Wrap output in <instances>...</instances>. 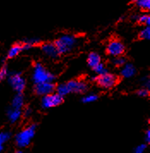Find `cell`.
<instances>
[{
    "label": "cell",
    "instance_id": "obj_5",
    "mask_svg": "<svg viewBox=\"0 0 150 153\" xmlns=\"http://www.w3.org/2000/svg\"><path fill=\"white\" fill-rule=\"evenodd\" d=\"M63 102H64V97L58 95L57 92L56 93L53 92L46 96H43L41 99V107L44 109H47L60 105L63 103Z\"/></svg>",
    "mask_w": 150,
    "mask_h": 153
},
{
    "label": "cell",
    "instance_id": "obj_6",
    "mask_svg": "<svg viewBox=\"0 0 150 153\" xmlns=\"http://www.w3.org/2000/svg\"><path fill=\"white\" fill-rule=\"evenodd\" d=\"M9 84L16 92H22L26 88V80L18 72H15L9 76Z\"/></svg>",
    "mask_w": 150,
    "mask_h": 153
},
{
    "label": "cell",
    "instance_id": "obj_1",
    "mask_svg": "<svg viewBox=\"0 0 150 153\" xmlns=\"http://www.w3.org/2000/svg\"><path fill=\"white\" fill-rule=\"evenodd\" d=\"M78 42L76 36L71 34L60 35L55 42V45L60 54H66L75 48Z\"/></svg>",
    "mask_w": 150,
    "mask_h": 153
},
{
    "label": "cell",
    "instance_id": "obj_12",
    "mask_svg": "<svg viewBox=\"0 0 150 153\" xmlns=\"http://www.w3.org/2000/svg\"><path fill=\"white\" fill-rule=\"evenodd\" d=\"M21 114H22V112L21 109L15 108L12 107L7 111V116L11 123H15V122L18 121L21 117Z\"/></svg>",
    "mask_w": 150,
    "mask_h": 153
},
{
    "label": "cell",
    "instance_id": "obj_7",
    "mask_svg": "<svg viewBox=\"0 0 150 153\" xmlns=\"http://www.w3.org/2000/svg\"><path fill=\"white\" fill-rule=\"evenodd\" d=\"M125 51V47L119 40H112L106 46V53L112 57L123 55Z\"/></svg>",
    "mask_w": 150,
    "mask_h": 153
},
{
    "label": "cell",
    "instance_id": "obj_29",
    "mask_svg": "<svg viewBox=\"0 0 150 153\" xmlns=\"http://www.w3.org/2000/svg\"><path fill=\"white\" fill-rule=\"evenodd\" d=\"M143 86L145 87V88H147V89H149V87H150L149 78V77H147V78H146V80L144 79L143 82Z\"/></svg>",
    "mask_w": 150,
    "mask_h": 153
},
{
    "label": "cell",
    "instance_id": "obj_4",
    "mask_svg": "<svg viewBox=\"0 0 150 153\" xmlns=\"http://www.w3.org/2000/svg\"><path fill=\"white\" fill-rule=\"evenodd\" d=\"M93 79L96 81V83L100 87L105 90H110L117 84V76L109 71L101 75L94 76Z\"/></svg>",
    "mask_w": 150,
    "mask_h": 153
},
{
    "label": "cell",
    "instance_id": "obj_26",
    "mask_svg": "<svg viewBox=\"0 0 150 153\" xmlns=\"http://www.w3.org/2000/svg\"><path fill=\"white\" fill-rule=\"evenodd\" d=\"M146 149H147V145L146 144H141V145H139L136 147L134 152L136 153H143L146 151Z\"/></svg>",
    "mask_w": 150,
    "mask_h": 153
},
{
    "label": "cell",
    "instance_id": "obj_20",
    "mask_svg": "<svg viewBox=\"0 0 150 153\" xmlns=\"http://www.w3.org/2000/svg\"><path fill=\"white\" fill-rule=\"evenodd\" d=\"M112 64L117 66V67H122L123 65L126 63V59L121 56H117V57H113V59L112 60Z\"/></svg>",
    "mask_w": 150,
    "mask_h": 153
},
{
    "label": "cell",
    "instance_id": "obj_27",
    "mask_svg": "<svg viewBox=\"0 0 150 153\" xmlns=\"http://www.w3.org/2000/svg\"><path fill=\"white\" fill-rule=\"evenodd\" d=\"M22 114H23V116L26 117V118L30 117V115L32 114V109H31L30 108H27L24 111L22 112Z\"/></svg>",
    "mask_w": 150,
    "mask_h": 153
},
{
    "label": "cell",
    "instance_id": "obj_23",
    "mask_svg": "<svg viewBox=\"0 0 150 153\" xmlns=\"http://www.w3.org/2000/svg\"><path fill=\"white\" fill-rule=\"evenodd\" d=\"M140 38L143 40H150V27L149 26H145L140 32Z\"/></svg>",
    "mask_w": 150,
    "mask_h": 153
},
{
    "label": "cell",
    "instance_id": "obj_8",
    "mask_svg": "<svg viewBox=\"0 0 150 153\" xmlns=\"http://www.w3.org/2000/svg\"><path fill=\"white\" fill-rule=\"evenodd\" d=\"M55 85L53 82H43L36 84L34 86V92L38 96H46L48 94L53 93L55 91Z\"/></svg>",
    "mask_w": 150,
    "mask_h": 153
},
{
    "label": "cell",
    "instance_id": "obj_15",
    "mask_svg": "<svg viewBox=\"0 0 150 153\" xmlns=\"http://www.w3.org/2000/svg\"><path fill=\"white\" fill-rule=\"evenodd\" d=\"M24 105V97L22 95V92H17V94L13 97L11 107L15 108L21 109Z\"/></svg>",
    "mask_w": 150,
    "mask_h": 153
},
{
    "label": "cell",
    "instance_id": "obj_14",
    "mask_svg": "<svg viewBox=\"0 0 150 153\" xmlns=\"http://www.w3.org/2000/svg\"><path fill=\"white\" fill-rule=\"evenodd\" d=\"M101 62V58L99 53H95V52H92L90 53L88 56V59H87V63L89 65V67H91L92 69L94 67H95L97 65H99L100 63Z\"/></svg>",
    "mask_w": 150,
    "mask_h": 153
},
{
    "label": "cell",
    "instance_id": "obj_18",
    "mask_svg": "<svg viewBox=\"0 0 150 153\" xmlns=\"http://www.w3.org/2000/svg\"><path fill=\"white\" fill-rule=\"evenodd\" d=\"M138 8L144 11H149L150 10V0H133Z\"/></svg>",
    "mask_w": 150,
    "mask_h": 153
},
{
    "label": "cell",
    "instance_id": "obj_9",
    "mask_svg": "<svg viewBox=\"0 0 150 153\" xmlns=\"http://www.w3.org/2000/svg\"><path fill=\"white\" fill-rule=\"evenodd\" d=\"M70 93L82 94L88 91V84L82 80H71L67 83Z\"/></svg>",
    "mask_w": 150,
    "mask_h": 153
},
{
    "label": "cell",
    "instance_id": "obj_19",
    "mask_svg": "<svg viewBox=\"0 0 150 153\" xmlns=\"http://www.w3.org/2000/svg\"><path fill=\"white\" fill-rule=\"evenodd\" d=\"M98 100V96L95 93H90L86 96H84L82 98V102L83 103H91V102H95V101Z\"/></svg>",
    "mask_w": 150,
    "mask_h": 153
},
{
    "label": "cell",
    "instance_id": "obj_10",
    "mask_svg": "<svg viewBox=\"0 0 150 153\" xmlns=\"http://www.w3.org/2000/svg\"><path fill=\"white\" fill-rule=\"evenodd\" d=\"M41 51L46 56L51 59H56L60 55L58 50L57 48L55 43L52 42H46L41 45Z\"/></svg>",
    "mask_w": 150,
    "mask_h": 153
},
{
    "label": "cell",
    "instance_id": "obj_17",
    "mask_svg": "<svg viewBox=\"0 0 150 153\" xmlns=\"http://www.w3.org/2000/svg\"><path fill=\"white\" fill-rule=\"evenodd\" d=\"M10 132L6 131H0V152L4 150V145L10 139Z\"/></svg>",
    "mask_w": 150,
    "mask_h": 153
},
{
    "label": "cell",
    "instance_id": "obj_16",
    "mask_svg": "<svg viewBox=\"0 0 150 153\" xmlns=\"http://www.w3.org/2000/svg\"><path fill=\"white\" fill-rule=\"evenodd\" d=\"M55 90H56V92H57L58 95H60L61 97H66L67 95H69V94L70 93L67 84H58V85L55 88Z\"/></svg>",
    "mask_w": 150,
    "mask_h": 153
},
{
    "label": "cell",
    "instance_id": "obj_25",
    "mask_svg": "<svg viewBox=\"0 0 150 153\" xmlns=\"http://www.w3.org/2000/svg\"><path fill=\"white\" fill-rule=\"evenodd\" d=\"M137 95L140 97H148L149 95V89H147V88L143 87V89H140L137 91Z\"/></svg>",
    "mask_w": 150,
    "mask_h": 153
},
{
    "label": "cell",
    "instance_id": "obj_28",
    "mask_svg": "<svg viewBox=\"0 0 150 153\" xmlns=\"http://www.w3.org/2000/svg\"><path fill=\"white\" fill-rule=\"evenodd\" d=\"M144 140L146 141L147 144H149L150 143V130L148 129L146 132H145V136H144Z\"/></svg>",
    "mask_w": 150,
    "mask_h": 153
},
{
    "label": "cell",
    "instance_id": "obj_11",
    "mask_svg": "<svg viewBox=\"0 0 150 153\" xmlns=\"http://www.w3.org/2000/svg\"><path fill=\"white\" fill-rule=\"evenodd\" d=\"M136 73H137L136 67L132 64H129V63H125L122 66L121 71H120L121 76L124 78H130V77L135 76Z\"/></svg>",
    "mask_w": 150,
    "mask_h": 153
},
{
    "label": "cell",
    "instance_id": "obj_22",
    "mask_svg": "<svg viewBox=\"0 0 150 153\" xmlns=\"http://www.w3.org/2000/svg\"><path fill=\"white\" fill-rule=\"evenodd\" d=\"M93 70H94V71L96 73V75H101V74H104V73H106V72L108 71V70L106 69V65L101 62L100 63L99 65H97L95 67H94Z\"/></svg>",
    "mask_w": 150,
    "mask_h": 153
},
{
    "label": "cell",
    "instance_id": "obj_24",
    "mask_svg": "<svg viewBox=\"0 0 150 153\" xmlns=\"http://www.w3.org/2000/svg\"><path fill=\"white\" fill-rule=\"evenodd\" d=\"M8 75H9V71H8L7 66L6 65H3L0 69V82L6 79Z\"/></svg>",
    "mask_w": 150,
    "mask_h": 153
},
{
    "label": "cell",
    "instance_id": "obj_3",
    "mask_svg": "<svg viewBox=\"0 0 150 153\" xmlns=\"http://www.w3.org/2000/svg\"><path fill=\"white\" fill-rule=\"evenodd\" d=\"M55 78L56 77L54 75L46 69V67L42 64L36 63L34 65L33 74H32V79L34 84L43 83V82H53Z\"/></svg>",
    "mask_w": 150,
    "mask_h": 153
},
{
    "label": "cell",
    "instance_id": "obj_2",
    "mask_svg": "<svg viewBox=\"0 0 150 153\" xmlns=\"http://www.w3.org/2000/svg\"><path fill=\"white\" fill-rule=\"evenodd\" d=\"M36 132V126L30 125L25 127L23 130H21L16 135L15 141L16 145L20 149L26 148L30 145L32 140L35 136Z\"/></svg>",
    "mask_w": 150,
    "mask_h": 153
},
{
    "label": "cell",
    "instance_id": "obj_21",
    "mask_svg": "<svg viewBox=\"0 0 150 153\" xmlns=\"http://www.w3.org/2000/svg\"><path fill=\"white\" fill-rule=\"evenodd\" d=\"M137 22H139L141 24H143L145 26H149L150 25V16L149 14H143L138 16Z\"/></svg>",
    "mask_w": 150,
    "mask_h": 153
},
{
    "label": "cell",
    "instance_id": "obj_13",
    "mask_svg": "<svg viewBox=\"0 0 150 153\" xmlns=\"http://www.w3.org/2000/svg\"><path fill=\"white\" fill-rule=\"evenodd\" d=\"M22 51H24L23 44L22 43H16L10 48L7 57L9 59H13L17 55H19Z\"/></svg>",
    "mask_w": 150,
    "mask_h": 153
}]
</instances>
